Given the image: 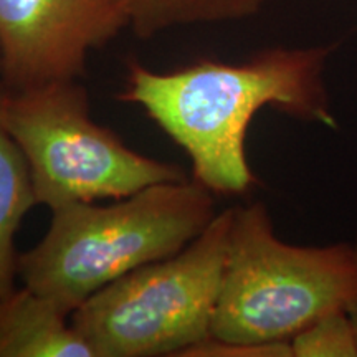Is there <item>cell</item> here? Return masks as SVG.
<instances>
[{"label":"cell","instance_id":"8fae6325","mask_svg":"<svg viewBox=\"0 0 357 357\" xmlns=\"http://www.w3.org/2000/svg\"><path fill=\"white\" fill-rule=\"evenodd\" d=\"M346 312H347V316H349V319H351L352 329H354L356 341H357V296L352 298V300H351L349 303H347Z\"/></svg>","mask_w":357,"mask_h":357},{"label":"cell","instance_id":"52a82bcc","mask_svg":"<svg viewBox=\"0 0 357 357\" xmlns=\"http://www.w3.org/2000/svg\"><path fill=\"white\" fill-rule=\"evenodd\" d=\"M70 312L30 288L0 300V357H95Z\"/></svg>","mask_w":357,"mask_h":357},{"label":"cell","instance_id":"5b68a950","mask_svg":"<svg viewBox=\"0 0 357 357\" xmlns=\"http://www.w3.org/2000/svg\"><path fill=\"white\" fill-rule=\"evenodd\" d=\"M234 208L177 255L129 271L71 312L95 357L184 356L211 337Z\"/></svg>","mask_w":357,"mask_h":357},{"label":"cell","instance_id":"30bf717a","mask_svg":"<svg viewBox=\"0 0 357 357\" xmlns=\"http://www.w3.org/2000/svg\"><path fill=\"white\" fill-rule=\"evenodd\" d=\"M294 357H357V341L346 307L326 312L294 336Z\"/></svg>","mask_w":357,"mask_h":357},{"label":"cell","instance_id":"7c38bea8","mask_svg":"<svg viewBox=\"0 0 357 357\" xmlns=\"http://www.w3.org/2000/svg\"><path fill=\"white\" fill-rule=\"evenodd\" d=\"M354 245H356V248H357V235H356V242H354Z\"/></svg>","mask_w":357,"mask_h":357},{"label":"cell","instance_id":"277c9868","mask_svg":"<svg viewBox=\"0 0 357 357\" xmlns=\"http://www.w3.org/2000/svg\"><path fill=\"white\" fill-rule=\"evenodd\" d=\"M0 126L29 164L37 205L52 211L187 181L177 164L136 153L93 121L88 93L77 79L25 89L0 83Z\"/></svg>","mask_w":357,"mask_h":357},{"label":"cell","instance_id":"ba28073f","mask_svg":"<svg viewBox=\"0 0 357 357\" xmlns=\"http://www.w3.org/2000/svg\"><path fill=\"white\" fill-rule=\"evenodd\" d=\"M33 205L37 200L29 164L19 146L0 126V300L15 289L19 255L13 238Z\"/></svg>","mask_w":357,"mask_h":357},{"label":"cell","instance_id":"8992f818","mask_svg":"<svg viewBox=\"0 0 357 357\" xmlns=\"http://www.w3.org/2000/svg\"><path fill=\"white\" fill-rule=\"evenodd\" d=\"M124 26L121 0H0V83L25 89L83 77L88 53Z\"/></svg>","mask_w":357,"mask_h":357},{"label":"cell","instance_id":"7a4b0ae2","mask_svg":"<svg viewBox=\"0 0 357 357\" xmlns=\"http://www.w3.org/2000/svg\"><path fill=\"white\" fill-rule=\"evenodd\" d=\"M37 247L19 255L25 287L73 312L101 288L137 268L182 252L215 217L199 181L162 182L113 205L53 208Z\"/></svg>","mask_w":357,"mask_h":357},{"label":"cell","instance_id":"9c48e42d","mask_svg":"<svg viewBox=\"0 0 357 357\" xmlns=\"http://www.w3.org/2000/svg\"><path fill=\"white\" fill-rule=\"evenodd\" d=\"M268 0H121L129 26L151 38L174 26L240 20L255 15Z\"/></svg>","mask_w":357,"mask_h":357},{"label":"cell","instance_id":"6da1fadb","mask_svg":"<svg viewBox=\"0 0 357 357\" xmlns=\"http://www.w3.org/2000/svg\"><path fill=\"white\" fill-rule=\"evenodd\" d=\"M333 47L273 48L242 63L200 60L172 71L128 63L118 100L139 105L185 151L194 178L212 194L240 195L257 184L245 141L265 106L336 129L324 66Z\"/></svg>","mask_w":357,"mask_h":357},{"label":"cell","instance_id":"3957f363","mask_svg":"<svg viewBox=\"0 0 357 357\" xmlns=\"http://www.w3.org/2000/svg\"><path fill=\"white\" fill-rule=\"evenodd\" d=\"M357 296L354 243L298 247L276 236L260 202L234 208L211 337L234 344L289 342Z\"/></svg>","mask_w":357,"mask_h":357}]
</instances>
